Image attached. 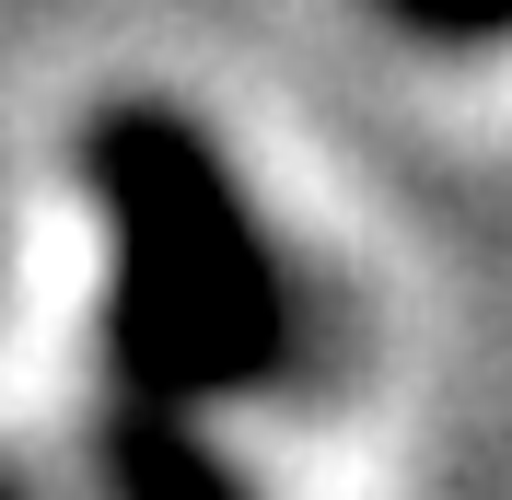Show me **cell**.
<instances>
[{"label": "cell", "instance_id": "obj_1", "mask_svg": "<svg viewBox=\"0 0 512 500\" xmlns=\"http://www.w3.org/2000/svg\"><path fill=\"white\" fill-rule=\"evenodd\" d=\"M82 187L117 221V280H105L117 396L210 407V396H256L291 373V280L187 105H152V94L94 105L82 117Z\"/></svg>", "mask_w": 512, "mask_h": 500}, {"label": "cell", "instance_id": "obj_2", "mask_svg": "<svg viewBox=\"0 0 512 500\" xmlns=\"http://www.w3.org/2000/svg\"><path fill=\"white\" fill-rule=\"evenodd\" d=\"M94 477L117 500H245V466L198 431V407L163 396H117L94 419Z\"/></svg>", "mask_w": 512, "mask_h": 500}]
</instances>
